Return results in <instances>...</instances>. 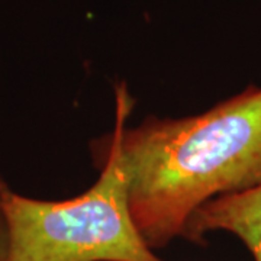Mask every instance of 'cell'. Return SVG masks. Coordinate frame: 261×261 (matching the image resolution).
<instances>
[{"mask_svg":"<svg viewBox=\"0 0 261 261\" xmlns=\"http://www.w3.org/2000/svg\"><path fill=\"white\" fill-rule=\"evenodd\" d=\"M134 106L126 84L116 87V122L99 180L64 202L31 199L0 178L8 228L6 261H163L135 225L121 167L119 138Z\"/></svg>","mask_w":261,"mask_h":261,"instance_id":"obj_2","label":"cell"},{"mask_svg":"<svg viewBox=\"0 0 261 261\" xmlns=\"http://www.w3.org/2000/svg\"><path fill=\"white\" fill-rule=\"evenodd\" d=\"M8 257V228L5 222V216L0 209V261H6Z\"/></svg>","mask_w":261,"mask_h":261,"instance_id":"obj_4","label":"cell"},{"mask_svg":"<svg viewBox=\"0 0 261 261\" xmlns=\"http://www.w3.org/2000/svg\"><path fill=\"white\" fill-rule=\"evenodd\" d=\"M209 231H226L237 235L261 261V185L244 193L216 197L190 216L183 237L200 243Z\"/></svg>","mask_w":261,"mask_h":261,"instance_id":"obj_3","label":"cell"},{"mask_svg":"<svg viewBox=\"0 0 261 261\" xmlns=\"http://www.w3.org/2000/svg\"><path fill=\"white\" fill-rule=\"evenodd\" d=\"M119 157L141 237L151 250L166 247L199 207L261 185V89L196 116L125 126Z\"/></svg>","mask_w":261,"mask_h":261,"instance_id":"obj_1","label":"cell"}]
</instances>
